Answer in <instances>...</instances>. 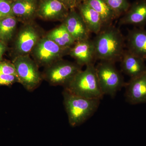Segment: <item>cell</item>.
Masks as SVG:
<instances>
[{"label": "cell", "mask_w": 146, "mask_h": 146, "mask_svg": "<svg viewBox=\"0 0 146 146\" xmlns=\"http://www.w3.org/2000/svg\"><path fill=\"white\" fill-rule=\"evenodd\" d=\"M41 39L38 31L32 25H26L20 31L15 44V50L18 56L28 55Z\"/></svg>", "instance_id": "cell-8"}, {"label": "cell", "mask_w": 146, "mask_h": 146, "mask_svg": "<svg viewBox=\"0 0 146 146\" xmlns=\"http://www.w3.org/2000/svg\"><path fill=\"white\" fill-rule=\"evenodd\" d=\"M46 37L64 48H70L76 42L63 23L51 31L46 35Z\"/></svg>", "instance_id": "cell-18"}, {"label": "cell", "mask_w": 146, "mask_h": 146, "mask_svg": "<svg viewBox=\"0 0 146 146\" xmlns=\"http://www.w3.org/2000/svg\"><path fill=\"white\" fill-rule=\"evenodd\" d=\"M118 18L126 13L130 6L128 0H105Z\"/></svg>", "instance_id": "cell-21"}, {"label": "cell", "mask_w": 146, "mask_h": 146, "mask_svg": "<svg viewBox=\"0 0 146 146\" xmlns=\"http://www.w3.org/2000/svg\"><path fill=\"white\" fill-rule=\"evenodd\" d=\"M3 17H4V16H3V14H2V13H1V11H0V19L3 18Z\"/></svg>", "instance_id": "cell-28"}, {"label": "cell", "mask_w": 146, "mask_h": 146, "mask_svg": "<svg viewBox=\"0 0 146 146\" xmlns=\"http://www.w3.org/2000/svg\"><path fill=\"white\" fill-rule=\"evenodd\" d=\"M125 37L127 50L146 60V30L135 27L128 30Z\"/></svg>", "instance_id": "cell-14"}, {"label": "cell", "mask_w": 146, "mask_h": 146, "mask_svg": "<svg viewBox=\"0 0 146 146\" xmlns=\"http://www.w3.org/2000/svg\"><path fill=\"white\" fill-rule=\"evenodd\" d=\"M64 89L79 96L101 100L104 95L100 87L95 64L86 66L78 72Z\"/></svg>", "instance_id": "cell-3"}, {"label": "cell", "mask_w": 146, "mask_h": 146, "mask_svg": "<svg viewBox=\"0 0 146 146\" xmlns=\"http://www.w3.org/2000/svg\"><path fill=\"white\" fill-rule=\"evenodd\" d=\"M119 25H132L144 28L146 25V0H137L130 5L127 11L119 20Z\"/></svg>", "instance_id": "cell-12"}, {"label": "cell", "mask_w": 146, "mask_h": 146, "mask_svg": "<svg viewBox=\"0 0 146 146\" xmlns=\"http://www.w3.org/2000/svg\"><path fill=\"white\" fill-rule=\"evenodd\" d=\"M79 12L91 33L98 34L103 28V24L99 14L86 2L77 8Z\"/></svg>", "instance_id": "cell-16"}, {"label": "cell", "mask_w": 146, "mask_h": 146, "mask_svg": "<svg viewBox=\"0 0 146 146\" xmlns=\"http://www.w3.org/2000/svg\"><path fill=\"white\" fill-rule=\"evenodd\" d=\"M86 2L99 14L103 24V28L112 25L118 18L105 0H86Z\"/></svg>", "instance_id": "cell-17"}, {"label": "cell", "mask_w": 146, "mask_h": 146, "mask_svg": "<svg viewBox=\"0 0 146 146\" xmlns=\"http://www.w3.org/2000/svg\"><path fill=\"white\" fill-rule=\"evenodd\" d=\"M62 22L76 42L90 39L91 33L80 13L76 10V9L70 10Z\"/></svg>", "instance_id": "cell-11"}, {"label": "cell", "mask_w": 146, "mask_h": 146, "mask_svg": "<svg viewBox=\"0 0 146 146\" xmlns=\"http://www.w3.org/2000/svg\"><path fill=\"white\" fill-rule=\"evenodd\" d=\"M69 11L58 0H41L37 7L36 14L44 20L63 21Z\"/></svg>", "instance_id": "cell-13"}, {"label": "cell", "mask_w": 146, "mask_h": 146, "mask_svg": "<svg viewBox=\"0 0 146 146\" xmlns=\"http://www.w3.org/2000/svg\"><path fill=\"white\" fill-rule=\"evenodd\" d=\"M12 2L9 0H0V11L4 17L13 16L11 8Z\"/></svg>", "instance_id": "cell-24"}, {"label": "cell", "mask_w": 146, "mask_h": 146, "mask_svg": "<svg viewBox=\"0 0 146 146\" xmlns=\"http://www.w3.org/2000/svg\"><path fill=\"white\" fill-rule=\"evenodd\" d=\"M0 74L17 76L13 63L7 61H0Z\"/></svg>", "instance_id": "cell-22"}, {"label": "cell", "mask_w": 146, "mask_h": 146, "mask_svg": "<svg viewBox=\"0 0 146 146\" xmlns=\"http://www.w3.org/2000/svg\"><path fill=\"white\" fill-rule=\"evenodd\" d=\"M16 82L19 83L17 76L0 74V86H10Z\"/></svg>", "instance_id": "cell-23"}, {"label": "cell", "mask_w": 146, "mask_h": 146, "mask_svg": "<svg viewBox=\"0 0 146 146\" xmlns=\"http://www.w3.org/2000/svg\"><path fill=\"white\" fill-rule=\"evenodd\" d=\"M120 62L123 72L131 78L140 75L146 71L145 60L127 50H125Z\"/></svg>", "instance_id": "cell-15"}, {"label": "cell", "mask_w": 146, "mask_h": 146, "mask_svg": "<svg viewBox=\"0 0 146 146\" xmlns=\"http://www.w3.org/2000/svg\"><path fill=\"white\" fill-rule=\"evenodd\" d=\"M13 63L21 83L25 89L32 92L39 87L43 80L39 66L29 55L16 56Z\"/></svg>", "instance_id": "cell-6"}, {"label": "cell", "mask_w": 146, "mask_h": 146, "mask_svg": "<svg viewBox=\"0 0 146 146\" xmlns=\"http://www.w3.org/2000/svg\"><path fill=\"white\" fill-rule=\"evenodd\" d=\"M126 100L131 104L146 103V71L131 78L124 86Z\"/></svg>", "instance_id": "cell-9"}, {"label": "cell", "mask_w": 146, "mask_h": 146, "mask_svg": "<svg viewBox=\"0 0 146 146\" xmlns=\"http://www.w3.org/2000/svg\"><path fill=\"white\" fill-rule=\"evenodd\" d=\"M96 67V71L102 93L114 98L118 91L124 87L125 82L121 73L115 63L100 61Z\"/></svg>", "instance_id": "cell-4"}, {"label": "cell", "mask_w": 146, "mask_h": 146, "mask_svg": "<svg viewBox=\"0 0 146 146\" xmlns=\"http://www.w3.org/2000/svg\"><path fill=\"white\" fill-rule=\"evenodd\" d=\"M11 8L13 16L27 19L36 13L37 6L36 2L15 1L12 2Z\"/></svg>", "instance_id": "cell-19"}, {"label": "cell", "mask_w": 146, "mask_h": 146, "mask_svg": "<svg viewBox=\"0 0 146 146\" xmlns=\"http://www.w3.org/2000/svg\"><path fill=\"white\" fill-rule=\"evenodd\" d=\"M68 55L82 67L95 64L96 60L94 43L90 39L76 42L69 50Z\"/></svg>", "instance_id": "cell-10"}, {"label": "cell", "mask_w": 146, "mask_h": 146, "mask_svg": "<svg viewBox=\"0 0 146 146\" xmlns=\"http://www.w3.org/2000/svg\"><path fill=\"white\" fill-rule=\"evenodd\" d=\"M1 61V60H0V61Z\"/></svg>", "instance_id": "cell-29"}, {"label": "cell", "mask_w": 146, "mask_h": 146, "mask_svg": "<svg viewBox=\"0 0 146 146\" xmlns=\"http://www.w3.org/2000/svg\"><path fill=\"white\" fill-rule=\"evenodd\" d=\"M14 16L4 17L0 19V40L5 43L12 38L17 25Z\"/></svg>", "instance_id": "cell-20"}, {"label": "cell", "mask_w": 146, "mask_h": 146, "mask_svg": "<svg viewBox=\"0 0 146 146\" xmlns=\"http://www.w3.org/2000/svg\"><path fill=\"white\" fill-rule=\"evenodd\" d=\"M27 1L36 2L35 1H36V0H13V1Z\"/></svg>", "instance_id": "cell-27"}, {"label": "cell", "mask_w": 146, "mask_h": 146, "mask_svg": "<svg viewBox=\"0 0 146 146\" xmlns=\"http://www.w3.org/2000/svg\"><path fill=\"white\" fill-rule=\"evenodd\" d=\"M63 4L69 10L77 8L86 0H58Z\"/></svg>", "instance_id": "cell-25"}, {"label": "cell", "mask_w": 146, "mask_h": 146, "mask_svg": "<svg viewBox=\"0 0 146 146\" xmlns=\"http://www.w3.org/2000/svg\"><path fill=\"white\" fill-rule=\"evenodd\" d=\"M70 49L64 48L45 36L41 38L33 50V60L39 67H46L68 54Z\"/></svg>", "instance_id": "cell-7"}, {"label": "cell", "mask_w": 146, "mask_h": 146, "mask_svg": "<svg viewBox=\"0 0 146 146\" xmlns=\"http://www.w3.org/2000/svg\"><path fill=\"white\" fill-rule=\"evenodd\" d=\"M6 49L5 43L0 40V60H2L3 55L5 52Z\"/></svg>", "instance_id": "cell-26"}, {"label": "cell", "mask_w": 146, "mask_h": 146, "mask_svg": "<svg viewBox=\"0 0 146 146\" xmlns=\"http://www.w3.org/2000/svg\"><path fill=\"white\" fill-rule=\"evenodd\" d=\"M96 60L119 62L126 46L125 37L113 25L102 28L92 39Z\"/></svg>", "instance_id": "cell-1"}, {"label": "cell", "mask_w": 146, "mask_h": 146, "mask_svg": "<svg viewBox=\"0 0 146 146\" xmlns=\"http://www.w3.org/2000/svg\"><path fill=\"white\" fill-rule=\"evenodd\" d=\"M63 104L71 126L81 125L96 112L101 100L89 99L72 94L66 89L62 92Z\"/></svg>", "instance_id": "cell-2"}, {"label": "cell", "mask_w": 146, "mask_h": 146, "mask_svg": "<svg viewBox=\"0 0 146 146\" xmlns=\"http://www.w3.org/2000/svg\"><path fill=\"white\" fill-rule=\"evenodd\" d=\"M82 67L76 62L61 59L44 67L42 78L52 86L64 88L81 70Z\"/></svg>", "instance_id": "cell-5"}]
</instances>
